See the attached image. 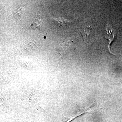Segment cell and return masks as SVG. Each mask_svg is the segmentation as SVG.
Here are the masks:
<instances>
[{
    "mask_svg": "<svg viewBox=\"0 0 122 122\" xmlns=\"http://www.w3.org/2000/svg\"><path fill=\"white\" fill-rule=\"evenodd\" d=\"M42 21L40 17H37L35 20V21L31 24V28L33 30L36 29L37 28H39L41 26V24Z\"/></svg>",
    "mask_w": 122,
    "mask_h": 122,
    "instance_id": "4",
    "label": "cell"
},
{
    "mask_svg": "<svg viewBox=\"0 0 122 122\" xmlns=\"http://www.w3.org/2000/svg\"><path fill=\"white\" fill-rule=\"evenodd\" d=\"M58 22L59 24H61V25H65L67 24H69L70 22H72V21H70L66 20L65 18H61L60 19H58Z\"/></svg>",
    "mask_w": 122,
    "mask_h": 122,
    "instance_id": "6",
    "label": "cell"
},
{
    "mask_svg": "<svg viewBox=\"0 0 122 122\" xmlns=\"http://www.w3.org/2000/svg\"><path fill=\"white\" fill-rule=\"evenodd\" d=\"M36 44V42L33 39L30 40L28 42V45L29 46L33 47Z\"/></svg>",
    "mask_w": 122,
    "mask_h": 122,
    "instance_id": "7",
    "label": "cell"
},
{
    "mask_svg": "<svg viewBox=\"0 0 122 122\" xmlns=\"http://www.w3.org/2000/svg\"><path fill=\"white\" fill-rule=\"evenodd\" d=\"M23 10V7H19L16 9L13 13L14 17L17 19L20 18Z\"/></svg>",
    "mask_w": 122,
    "mask_h": 122,
    "instance_id": "5",
    "label": "cell"
},
{
    "mask_svg": "<svg viewBox=\"0 0 122 122\" xmlns=\"http://www.w3.org/2000/svg\"><path fill=\"white\" fill-rule=\"evenodd\" d=\"M112 29L111 28V26L110 25H108L106 28V30L107 36H106L105 37H106L107 39L110 40V43L109 45V51L111 53V51L110 50V44L113 41L114 38V34H113V32H112Z\"/></svg>",
    "mask_w": 122,
    "mask_h": 122,
    "instance_id": "1",
    "label": "cell"
},
{
    "mask_svg": "<svg viewBox=\"0 0 122 122\" xmlns=\"http://www.w3.org/2000/svg\"><path fill=\"white\" fill-rule=\"evenodd\" d=\"M72 45V42L70 41H68L64 42L61 47V51L62 53H66L68 51H69Z\"/></svg>",
    "mask_w": 122,
    "mask_h": 122,
    "instance_id": "3",
    "label": "cell"
},
{
    "mask_svg": "<svg viewBox=\"0 0 122 122\" xmlns=\"http://www.w3.org/2000/svg\"><path fill=\"white\" fill-rule=\"evenodd\" d=\"M91 28L90 26H87L86 28L81 31V33L83 36L84 42L88 41L89 38Z\"/></svg>",
    "mask_w": 122,
    "mask_h": 122,
    "instance_id": "2",
    "label": "cell"
}]
</instances>
